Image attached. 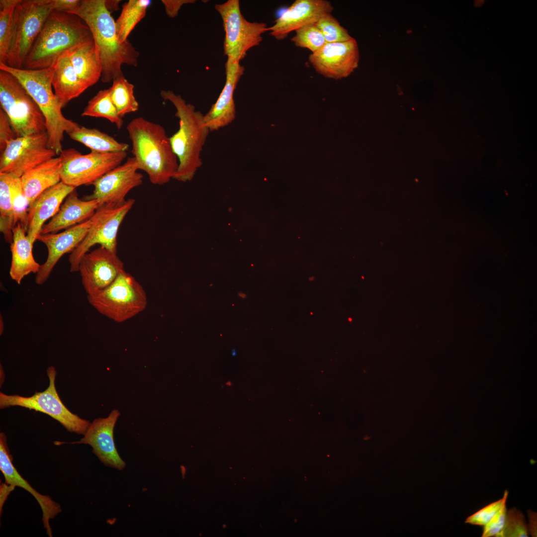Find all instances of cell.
Wrapping results in <instances>:
<instances>
[{"mask_svg":"<svg viewBox=\"0 0 537 537\" xmlns=\"http://www.w3.org/2000/svg\"><path fill=\"white\" fill-rule=\"evenodd\" d=\"M82 19L91 33L102 67L104 83L124 76V64L136 67L139 52L128 41L121 43L113 19L106 7L105 0H80L77 7L68 12Z\"/></svg>","mask_w":537,"mask_h":537,"instance_id":"6da1fadb","label":"cell"},{"mask_svg":"<svg viewBox=\"0 0 537 537\" xmlns=\"http://www.w3.org/2000/svg\"><path fill=\"white\" fill-rule=\"evenodd\" d=\"M127 130L138 169L147 174L150 182L161 185L174 179L179 161L164 128L138 117L129 122Z\"/></svg>","mask_w":537,"mask_h":537,"instance_id":"7a4b0ae2","label":"cell"},{"mask_svg":"<svg viewBox=\"0 0 537 537\" xmlns=\"http://www.w3.org/2000/svg\"><path fill=\"white\" fill-rule=\"evenodd\" d=\"M92 38L89 27L79 17L54 10L35 40L23 67L29 70L52 67L69 50Z\"/></svg>","mask_w":537,"mask_h":537,"instance_id":"3957f363","label":"cell"},{"mask_svg":"<svg viewBox=\"0 0 537 537\" xmlns=\"http://www.w3.org/2000/svg\"><path fill=\"white\" fill-rule=\"evenodd\" d=\"M161 96L175 107L179 119L178 131L170 137L172 148L179 161L174 179L183 182L190 180L202 165L200 155L210 130L204 115L187 103L180 95L172 90H163Z\"/></svg>","mask_w":537,"mask_h":537,"instance_id":"277c9868","label":"cell"},{"mask_svg":"<svg viewBox=\"0 0 537 537\" xmlns=\"http://www.w3.org/2000/svg\"><path fill=\"white\" fill-rule=\"evenodd\" d=\"M54 69V65L39 70L17 69L0 62V70L16 78L39 106L45 120L48 147L59 155L63 150L64 133H68L80 125L63 114L61 103L53 90Z\"/></svg>","mask_w":537,"mask_h":537,"instance_id":"5b68a950","label":"cell"},{"mask_svg":"<svg viewBox=\"0 0 537 537\" xmlns=\"http://www.w3.org/2000/svg\"><path fill=\"white\" fill-rule=\"evenodd\" d=\"M87 297L89 303L97 311L117 323L123 322L141 313L148 303L142 286L125 270L106 289Z\"/></svg>","mask_w":537,"mask_h":537,"instance_id":"8992f818","label":"cell"},{"mask_svg":"<svg viewBox=\"0 0 537 537\" xmlns=\"http://www.w3.org/2000/svg\"><path fill=\"white\" fill-rule=\"evenodd\" d=\"M0 103L16 137L46 132L45 118L36 103L16 78L2 70Z\"/></svg>","mask_w":537,"mask_h":537,"instance_id":"52a82bcc","label":"cell"},{"mask_svg":"<svg viewBox=\"0 0 537 537\" xmlns=\"http://www.w3.org/2000/svg\"><path fill=\"white\" fill-rule=\"evenodd\" d=\"M54 0H18L7 65L23 69L25 58L47 18L55 9Z\"/></svg>","mask_w":537,"mask_h":537,"instance_id":"ba28073f","label":"cell"},{"mask_svg":"<svg viewBox=\"0 0 537 537\" xmlns=\"http://www.w3.org/2000/svg\"><path fill=\"white\" fill-rule=\"evenodd\" d=\"M215 8L221 17L225 32L224 54L240 62L250 49L260 45L268 27L263 22L247 20L241 12L239 0L216 4Z\"/></svg>","mask_w":537,"mask_h":537,"instance_id":"9c48e42d","label":"cell"},{"mask_svg":"<svg viewBox=\"0 0 537 537\" xmlns=\"http://www.w3.org/2000/svg\"><path fill=\"white\" fill-rule=\"evenodd\" d=\"M49 384L42 392L24 397L18 395H6L0 392V408L20 406L45 413L58 421L70 432L84 435L91 423L73 414L64 405L55 386L56 371L51 366L46 370Z\"/></svg>","mask_w":537,"mask_h":537,"instance_id":"30bf717a","label":"cell"},{"mask_svg":"<svg viewBox=\"0 0 537 537\" xmlns=\"http://www.w3.org/2000/svg\"><path fill=\"white\" fill-rule=\"evenodd\" d=\"M134 203L135 200L130 198L121 205H104L97 209L86 236L69 257L71 272L78 271L82 257L95 245L117 253L119 227Z\"/></svg>","mask_w":537,"mask_h":537,"instance_id":"8fae6325","label":"cell"},{"mask_svg":"<svg viewBox=\"0 0 537 537\" xmlns=\"http://www.w3.org/2000/svg\"><path fill=\"white\" fill-rule=\"evenodd\" d=\"M61 179L65 184L77 187L92 185L106 173L121 164L126 151L100 153L91 151L82 154L74 148L63 150Z\"/></svg>","mask_w":537,"mask_h":537,"instance_id":"7c38bea8","label":"cell"},{"mask_svg":"<svg viewBox=\"0 0 537 537\" xmlns=\"http://www.w3.org/2000/svg\"><path fill=\"white\" fill-rule=\"evenodd\" d=\"M57 155L48 147L46 132L17 137L0 153V173L21 178L25 173Z\"/></svg>","mask_w":537,"mask_h":537,"instance_id":"4fadbf2b","label":"cell"},{"mask_svg":"<svg viewBox=\"0 0 537 537\" xmlns=\"http://www.w3.org/2000/svg\"><path fill=\"white\" fill-rule=\"evenodd\" d=\"M124 270L123 263L117 253L99 246L82 257L78 271L88 296L106 289Z\"/></svg>","mask_w":537,"mask_h":537,"instance_id":"5bb4252c","label":"cell"},{"mask_svg":"<svg viewBox=\"0 0 537 537\" xmlns=\"http://www.w3.org/2000/svg\"><path fill=\"white\" fill-rule=\"evenodd\" d=\"M138 170L135 158H128L124 163L93 182V192L87 196L86 200H97L99 207L104 205L122 204L126 201L128 192L143 183V176Z\"/></svg>","mask_w":537,"mask_h":537,"instance_id":"9a60e30c","label":"cell"},{"mask_svg":"<svg viewBox=\"0 0 537 537\" xmlns=\"http://www.w3.org/2000/svg\"><path fill=\"white\" fill-rule=\"evenodd\" d=\"M308 59L318 74L326 78L340 80L349 76L358 67V46L353 37L346 41L326 43L311 54Z\"/></svg>","mask_w":537,"mask_h":537,"instance_id":"2e32d148","label":"cell"},{"mask_svg":"<svg viewBox=\"0 0 537 537\" xmlns=\"http://www.w3.org/2000/svg\"><path fill=\"white\" fill-rule=\"evenodd\" d=\"M120 415L118 410L114 409L107 417L95 419L80 440L68 443L89 445L103 464L122 470L126 464L116 449L113 437L114 426Z\"/></svg>","mask_w":537,"mask_h":537,"instance_id":"e0dca14e","label":"cell"},{"mask_svg":"<svg viewBox=\"0 0 537 537\" xmlns=\"http://www.w3.org/2000/svg\"><path fill=\"white\" fill-rule=\"evenodd\" d=\"M92 222V216L89 220L59 233L39 234L37 240L47 247L48 256L41 265L35 277L38 285L43 284L48 279L54 268L65 254L72 253L79 245L88 233Z\"/></svg>","mask_w":537,"mask_h":537,"instance_id":"ac0fdd59","label":"cell"},{"mask_svg":"<svg viewBox=\"0 0 537 537\" xmlns=\"http://www.w3.org/2000/svg\"><path fill=\"white\" fill-rule=\"evenodd\" d=\"M334 9L326 0H296L268 27L270 34L278 40L287 37L289 33L308 24H315L325 13Z\"/></svg>","mask_w":537,"mask_h":537,"instance_id":"d6986e66","label":"cell"},{"mask_svg":"<svg viewBox=\"0 0 537 537\" xmlns=\"http://www.w3.org/2000/svg\"><path fill=\"white\" fill-rule=\"evenodd\" d=\"M244 70L240 62L227 58L225 63V85L215 102L204 115L205 123L210 131L227 126L235 119L234 93Z\"/></svg>","mask_w":537,"mask_h":537,"instance_id":"ffe728a7","label":"cell"},{"mask_svg":"<svg viewBox=\"0 0 537 537\" xmlns=\"http://www.w3.org/2000/svg\"><path fill=\"white\" fill-rule=\"evenodd\" d=\"M0 470L4 477L5 482L25 489L35 498L42 510L44 528L47 535L52 537L50 520L62 512L61 506L49 496L41 494L37 491L19 473L12 463L6 436L3 432L0 434Z\"/></svg>","mask_w":537,"mask_h":537,"instance_id":"44dd1931","label":"cell"},{"mask_svg":"<svg viewBox=\"0 0 537 537\" xmlns=\"http://www.w3.org/2000/svg\"><path fill=\"white\" fill-rule=\"evenodd\" d=\"M75 188L61 181L42 192L29 205L26 234L32 245L46 221L58 212L62 202Z\"/></svg>","mask_w":537,"mask_h":537,"instance_id":"7402d4cb","label":"cell"},{"mask_svg":"<svg viewBox=\"0 0 537 537\" xmlns=\"http://www.w3.org/2000/svg\"><path fill=\"white\" fill-rule=\"evenodd\" d=\"M99 207L96 199L82 200L75 189L65 198L58 212L43 226L40 234L56 233L90 218Z\"/></svg>","mask_w":537,"mask_h":537,"instance_id":"603a6c76","label":"cell"},{"mask_svg":"<svg viewBox=\"0 0 537 537\" xmlns=\"http://www.w3.org/2000/svg\"><path fill=\"white\" fill-rule=\"evenodd\" d=\"M13 240L10 244L11 262L9 269L11 278L20 284L23 278L31 273H37L41 265L35 260L32 244L26 231L20 223L12 229Z\"/></svg>","mask_w":537,"mask_h":537,"instance_id":"cb8c5ba5","label":"cell"},{"mask_svg":"<svg viewBox=\"0 0 537 537\" xmlns=\"http://www.w3.org/2000/svg\"><path fill=\"white\" fill-rule=\"evenodd\" d=\"M61 159H49L25 173L20 178L29 205L42 192L61 181Z\"/></svg>","mask_w":537,"mask_h":537,"instance_id":"d4e9b609","label":"cell"},{"mask_svg":"<svg viewBox=\"0 0 537 537\" xmlns=\"http://www.w3.org/2000/svg\"><path fill=\"white\" fill-rule=\"evenodd\" d=\"M54 67L52 87L63 108L70 100L84 92L88 87L76 72L67 52L58 59Z\"/></svg>","mask_w":537,"mask_h":537,"instance_id":"484cf974","label":"cell"},{"mask_svg":"<svg viewBox=\"0 0 537 537\" xmlns=\"http://www.w3.org/2000/svg\"><path fill=\"white\" fill-rule=\"evenodd\" d=\"M67 52L76 72L88 88L101 78L102 67L93 37Z\"/></svg>","mask_w":537,"mask_h":537,"instance_id":"4316f807","label":"cell"},{"mask_svg":"<svg viewBox=\"0 0 537 537\" xmlns=\"http://www.w3.org/2000/svg\"><path fill=\"white\" fill-rule=\"evenodd\" d=\"M67 134L72 140L89 148L91 151L100 153L124 152L129 148L128 144L119 142L95 128L79 125Z\"/></svg>","mask_w":537,"mask_h":537,"instance_id":"83f0119b","label":"cell"},{"mask_svg":"<svg viewBox=\"0 0 537 537\" xmlns=\"http://www.w3.org/2000/svg\"><path fill=\"white\" fill-rule=\"evenodd\" d=\"M151 3L150 0H129L124 3L121 12L115 21L116 33L121 43L128 40V36L145 16Z\"/></svg>","mask_w":537,"mask_h":537,"instance_id":"f1b7e54d","label":"cell"},{"mask_svg":"<svg viewBox=\"0 0 537 537\" xmlns=\"http://www.w3.org/2000/svg\"><path fill=\"white\" fill-rule=\"evenodd\" d=\"M83 116L101 117L115 124L118 129L123 125L111 97L109 88L99 90L88 102L81 114Z\"/></svg>","mask_w":537,"mask_h":537,"instance_id":"f546056e","label":"cell"},{"mask_svg":"<svg viewBox=\"0 0 537 537\" xmlns=\"http://www.w3.org/2000/svg\"><path fill=\"white\" fill-rule=\"evenodd\" d=\"M13 176L0 173V230L5 241L11 244L14 227L10 183Z\"/></svg>","mask_w":537,"mask_h":537,"instance_id":"4dcf8cb0","label":"cell"},{"mask_svg":"<svg viewBox=\"0 0 537 537\" xmlns=\"http://www.w3.org/2000/svg\"><path fill=\"white\" fill-rule=\"evenodd\" d=\"M134 86L129 83L124 76L114 79L109 88L112 102L119 116L123 118L129 113L139 109V103L134 93Z\"/></svg>","mask_w":537,"mask_h":537,"instance_id":"1f68e13d","label":"cell"},{"mask_svg":"<svg viewBox=\"0 0 537 537\" xmlns=\"http://www.w3.org/2000/svg\"><path fill=\"white\" fill-rule=\"evenodd\" d=\"M18 0H0V62L7 64L13 28V16Z\"/></svg>","mask_w":537,"mask_h":537,"instance_id":"d6a6232c","label":"cell"},{"mask_svg":"<svg viewBox=\"0 0 537 537\" xmlns=\"http://www.w3.org/2000/svg\"><path fill=\"white\" fill-rule=\"evenodd\" d=\"M10 187L14 226L20 223L27 233L29 203L24 192L20 178L13 176Z\"/></svg>","mask_w":537,"mask_h":537,"instance_id":"836d02e7","label":"cell"},{"mask_svg":"<svg viewBox=\"0 0 537 537\" xmlns=\"http://www.w3.org/2000/svg\"><path fill=\"white\" fill-rule=\"evenodd\" d=\"M315 25L321 32L326 43L343 42L353 38L331 13H324Z\"/></svg>","mask_w":537,"mask_h":537,"instance_id":"e575fe53","label":"cell"},{"mask_svg":"<svg viewBox=\"0 0 537 537\" xmlns=\"http://www.w3.org/2000/svg\"><path fill=\"white\" fill-rule=\"evenodd\" d=\"M291 41L298 47L307 48L314 53L322 47L326 42L320 30L315 24L302 26L295 31Z\"/></svg>","mask_w":537,"mask_h":537,"instance_id":"d590c367","label":"cell"},{"mask_svg":"<svg viewBox=\"0 0 537 537\" xmlns=\"http://www.w3.org/2000/svg\"><path fill=\"white\" fill-rule=\"evenodd\" d=\"M528 525L523 513L513 508L507 512L504 526L498 537H528Z\"/></svg>","mask_w":537,"mask_h":537,"instance_id":"8d00e7d4","label":"cell"},{"mask_svg":"<svg viewBox=\"0 0 537 537\" xmlns=\"http://www.w3.org/2000/svg\"><path fill=\"white\" fill-rule=\"evenodd\" d=\"M508 491L505 490L503 497L502 504L490 521L483 526L482 537H498L505 524L507 507L506 502L508 496Z\"/></svg>","mask_w":537,"mask_h":537,"instance_id":"74e56055","label":"cell"},{"mask_svg":"<svg viewBox=\"0 0 537 537\" xmlns=\"http://www.w3.org/2000/svg\"><path fill=\"white\" fill-rule=\"evenodd\" d=\"M503 501L501 498L491 503L474 514L467 517L465 523L473 525L484 526L488 523L500 507Z\"/></svg>","mask_w":537,"mask_h":537,"instance_id":"f35d334b","label":"cell"},{"mask_svg":"<svg viewBox=\"0 0 537 537\" xmlns=\"http://www.w3.org/2000/svg\"><path fill=\"white\" fill-rule=\"evenodd\" d=\"M16 136L10 120L4 110L0 108V152L1 153L7 144L15 139Z\"/></svg>","mask_w":537,"mask_h":537,"instance_id":"ab89813d","label":"cell"},{"mask_svg":"<svg viewBox=\"0 0 537 537\" xmlns=\"http://www.w3.org/2000/svg\"><path fill=\"white\" fill-rule=\"evenodd\" d=\"M194 0H162L166 14L171 18H174L178 14L181 6L185 4L193 3Z\"/></svg>","mask_w":537,"mask_h":537,"instance_id":"60d3db41","label":"cell"},{"mask_svg":"<svg viewBox=\"0 0 537 537\" xmlns=\"http://www.w3.org/2000/svg\"><path fill=\"white\" fill-rule=\"evenodd\" d=\"M54 10L69 12L76 8L80 0H54Z\"/></svg>","mask_w":537,"mask_h":537,"instance_id":"b9f144b4","label":"cell"},{"mask_svg":"<svg viewBox=\"0 0 537 537\" xmlns=\"http://www.w3.org/2000/svg\"><path fill=\"white\" fill-rule=\"evenodd\" d=\"M15 486L6 482L2 483L0 486V512H2V507L8 496L15 488Z\"/></svg>","mask_w":537,"mask_h":537,"instance_id":"7bdbcfd3","label":"cell"},{"mask_svg":"<svg viewBox=\"0 0 537 537\" xmlns=\"http://www.w3.org/2000/svg\"><path fill=\"white\" fill-rule=\"evenodd\" d=\"M529 524L528 531L533 537H537V513L531 510L528 511Z\"/></svg>","mask_w":537,"mask_h":537,"instance_id":"ee69618b","label":"cell"},{"mask_svg":"<svg viewBox=\"0 0 537 537\" xmlns=\"http://www.w3.org/2000/svg\"><path fill=\"white\" fill-rule=\"evenodd\" d=\"M120 0H105V4L107 10L111 12L118 9L119 4Z\"/></svg>","mask_w":537,"mask_h":537,"instance_id":"f6af8a7d","label":"cell"},{"mask_svg":"<svg viewBox=\"0 0 537 537\" xmlns=\"http://www.w3.org/2000/svg\"><path fill=\"white\" fill-rule=\"evenodd\" d=\"M3 330H4L3 321L2 317L1 316V315L0 314V335H1V334H2Z\"/></svg>","mask_w":537,"mask_h":537,"instance_id":"bcb514c9","label":"cell"},{"mask_svg":"<svg viewBox=\"0 0 537 537\" xmlns=\"http://www.w3.org/2000/svg\"><path fill=\"white\" fill-rule=\"evenodd\" d=\"M238 294L240 297L243 298H244L247 296V295L245 293H243L242 292H239Z\"/></svg>","mask_w":537,"mask_h":537,"instance_id":"7dc6e473","label":"cell"},{"mask_svg":"<svg viewBox=\"0 0 537 537\" xmlns=\"http://www.w3.org/2000/svg\"><path fill=\"white\" fill-rule=\"evenodd\" d=\"M232 355L233 356H235L236 355V352L235 349H233L232 350Z\"/></svg>","mask_w":537,"mask_h":537,"instance_id":"c3c4849f","label":"cell"},{"mask_svg":"<svg viewBox=\"0 0 537 537\" xmlns=\"http://www.w3.org/2000/svg\"><path fill=\"white\" fill-rule=\"evenodd\" d=\"M226 384L227 385H228V386H231V385H232V383H231V382H230V381H228V382H227L226 383Z\"/></svg>","mask_w":537,"mask_h":537,"instance_id":"681fc988","label":"cell"}]
</instances>
